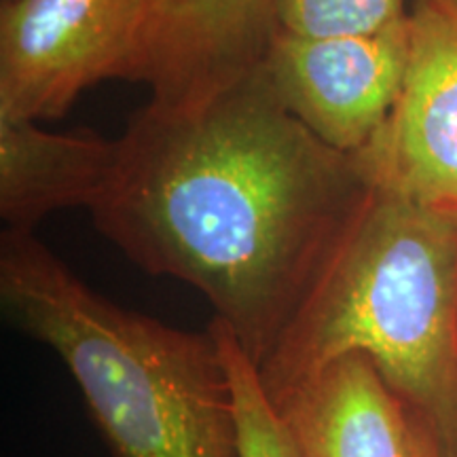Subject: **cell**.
<instances>
[{
    "label": "cell",
    "mask_w": 457,
    "mask_h": 457,
    "mask_svg": "<svg viewBox=\"0 0 457 457\" xmlns=\"http://www.w3.org/2000/svg\"><path fill=\"white\" fill-rule=\"evenodd\" d=\"M117 142L94 225L199 290L259 367L373 195L358 157L296 121L261 66L199 104L148 102Z\"/></svg>",
    "instance_id": "cell-1"
},
{
    "label": "cell",
    "mask_w": 457,
    "mask_h": 457,
    "mask_svg": "<svg viewBox=\"0 0 457 457\" xmlns=\"http://www.w3.org/2000/svg\"><path fill=\"white\" fill-rule=\"evenodd\" d=\"M362 353L457 457V214L373 188L352 233L256 375L271 404Z\"/></svg>",
    "instance_id": "cell-2"
},
{
    "label": "cell",
    "mask_w": 457,
    "mask_h": 457,
    "mask_svg": "<svg viewBox=\"0 0 457 457\" xmlns=\"http://www.w3.org/2000/svg\"><path fill=\"white\" fill-rule=\"evenodd\" d=\"M0 303L64 362L111 457H239L236 392L210 328L125 310L21 231L0 237Z\"/></svg>",
    "instance_id": "cell-3"
},
{
    "label": "cell",
    "mask_w": 457,
    "mask_h": 457,
    "mask_svg": "<svg viewBox=\"0 0 457 457\" xmlns=\"http://www.w3.org/2000/svg\"><path fill=\"white\" fill-rule=\"evenodd\" d=\"M145 0H3L0 119L51 121L108 79L138 83Z\"/></svg>",
    "instance_id": "cell-4"
},
{
    "label": "cell",
    "mask_w": 457,
    "mask_h": 457,
    "mask_svg": "<svg viewBox=\"0 0 457 457\" xmlns=\"http://www.w3.org/2000/svg\"><path fill=\"white\" fill-rule=\"evenodd\" d=\"M411 55V11L381 32L299 37L278 30L261 71L301 125L356 155L379 134L396 104Z\"/></svg>",
    "instance_id": "cell-5"
},
{
    "label": "cell",
    "mask_w": 457,
    "mask_h": 457,
    "mask_svg": "<svg viewBox=\"0 0 457 457\" xmlns=\"http://www.w3.org/2000/svg\"><path fill=\"white\" fill-rule=\"evenodd\" d=\"M356 157L377 191L457 214V20L436 0L411 9L403 89Z\"/></svg>",
    "instance_id": "cell-6"
},
{
    "label": "cell",
    "mask_w": 457,
    "mask_h": 457,
    "mask_svg": "<svg viewBox=\"0 0 457 457\" xmlns=\"http://www.w3.org/2000/svg\"><path fill=\"white\" fill-rule=\"evenodd\" d=\"M273 0H145L138 83L151 102L191 106L262 64Z\"/></svg>",
    "instance_id": "cell-7"
},
{
    "label": "cell",
    "mask_w": 457,
    "mask_h": 457,
    "mask_svg": "<svg viewBox=\"0 0 457 457\" xmlns=\"http://www.w3.org/2000/svg\"><path fill=\"white\" fill-rule=\"evenodd\" d=\"M296 457H417L409 409L362 353H347L273 404Z\"/></svg>",
    "instance_id": "cell-8"
},
{
    "label": "cell",
    "mask_w": 457,
    "mask_h": 457,
    "mask_svg": "<svg viewBox=\"0 0 457 457\" xmlns=\"http://www.w3.org/2000/svg\"><path fill=\"white\" fill-rule=\"evenodd\" d=\"M119 142L94 131L54 134L37 121L0 119V219L32 233L49 214L94 208L111 180Z\"/></svg>",
    "instance_id": "cell-9"
},
{
    "label": "cell",
    "mask_w": 457,
    "mask_h": 457,
    "mask_svg": "<svg viewBox=\"0 0 457 457\" xmlns=\"http://www.w3.org/2000/svg\"><path fill=\"white\" fill-rule=\"evenodd\" d=\"M210 330L220 343L233 392L239 426V457H296L282 417L262 390L256 367L231 330L219 318H212Z\"/></svg>",
    "instance_id": "cell-10"
},
{
    "label": "cell",
    "mask_w": 457,
    "mask_h": 457,
    "mask_svg": "<svg viewBox=\"0 0 457 457\" xmlns=\"http://www.w3.org/2000/svg\"><path fill=\"white\" fill-rule=\"evenodd\" d=\"M407 17V0H273L278 30L299 37L373 34Z\"/></svg>",
    "instance_id": "cell-11"
},
{
    "label": "cell",
    "mask_w": 457,
    "mask_h": 457,
    "mask_svg": "<svg viewBox=\"0 0 457 457\" xmlns=\"http://www.w3.org/2000/svg\"><path fill=\"white\" fill-rule=\"evenodd\" d=\"M415 421V420H413ZM415 455L417 457H443L430 432L415 421Z\"/></svg>",
    "instance_id": "cell-12"
},
{
    "label": "cell",
    "mask_w": 457,
    "mask_h": 457,
    "mask_svg": "<svg viewBox=\"0 0 457 457\" xmlns=\"http://www.w3.org/2000/svg\"><path fill=\"white\" fill-rule=\"evenodd\" d=\"M436 3L457 20V0H436Z\"/></svg>",
    "instance_id": "cell-13"
}]
</instances>
